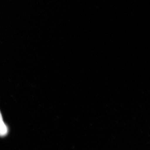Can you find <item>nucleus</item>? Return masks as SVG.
<instances>
[{"mask_svg":"<svg viewBox=\"0 0 150 150\" xmlns=\"http://www.w3.org/2000/svg\"><path fill=\"white\" fill-rule=\"evenodd\" d=\"M8 127L4 122L2 116L0 111V137H4L8 134Z\"/></svg>","mask_w":150,"mask_h":150,"instance_id":"nucleus-1","label":"nucleus"}]
</instances>
